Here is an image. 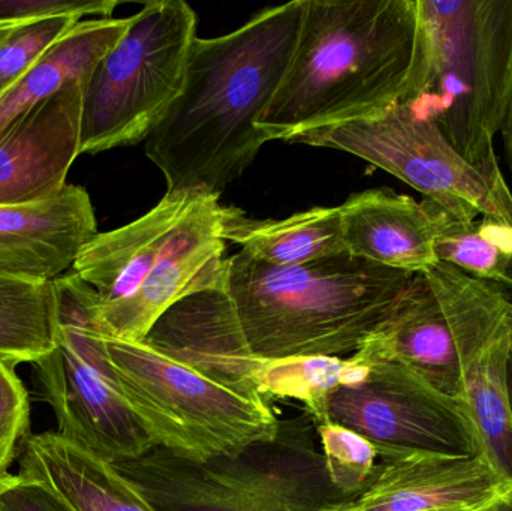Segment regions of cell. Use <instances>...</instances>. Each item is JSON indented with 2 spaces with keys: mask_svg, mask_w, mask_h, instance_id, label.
Returning <instances> with one entry per match:
<instances>
[{
  "mask_svg": "<svg viewBox=\"0 0 512 511\" xmlns=\"http://www.w3.org/2000/svg\"><path fill=\"white\" fill-rule=\"evenodd\" d=\"M304 0L262 9L227 35L197 36L185 81L165 119L144 141L167 191L221 197L258 156V129L294 56Z\"/></svg>",
  "mask_w": 512,
  "mask_h": 511,
  "instance_id": "6da1fadb",
  "label": "cell"
},
{
  "mask_svg": "<svg viewBox=\"0 0 512 511\" xmlns=\"http://www.w3.org/2000/svg\"><path fill=\"white\" fill-rule=\"evenodd\" d=\"M420 53L418 0H304L294 56L258 123L268 141L403 104Z\"/></svg>",
  "mask_w": 512,
  "mask_h": 511,
  "instance_id": "7a4b0ae2",
  "label": "cell"
},
{
  "mask_svg": "<svg viewBox=\"0 0 512 511\" xmlns=\"http://www.w3.org/2000/svg\"><path fill=\"white\" fill-rule=\"evenodd\" d=\"M412 276L349 254L274 267L239 252L225 258L213 293L258 359H348L384 321Z\"/></svg>",
  "mask_w": 512,
  "mask_h": 511,
  "instance_id": "3957f363",
  "label": "cell"
},
{
  "mask_svg": "<svg viewBox=\"0 0 512 511\" xmlns=\"http://www.w3.org/2000/svg\"><path fill=\"white\" fill-rule=\"evenodd\" d=\"M420 53L403 104L507 188L495 138L512 98V0H418Z\"/></svg>",
  "mask_w": 512,
  "mask_h": 511,
  "instance_id": "277c9868",
  "label": "cell"
},
{
  "mask_svg": "<svg viewBox=\"0 0 512 511\" xmlns=\"http://www.w3.org/2000/svg\"><path fill=\"white\" fill-rule=\"evenodd\" d=\"M111 464L158 511H324L345 501L303 423L236 456L192 462L155 446Z\"/></svg>",
  "mask_w": 512,
  "mask_h": 511,
  "instance_id": "5b68a950",
  "label": "cell"
},
{
  "mask_svg": "<svg viewBox=\"0 0 512 511\" xmlns=\"http://www.w3.org/2000/svg\"><path fill=\"white\" fill-rule=\"evenodd\" d=\"M104 345L126 404L152 443L177 458L236 456L279 435L282 423L265 396L212 380L144 341L104 336Z\"/></svg>",
  "mask_w": 512,
  "mask_h": 511,
  "instance_id": "8992f818",
  "label": "cell"
},
{
  "mask_svg": "<svg viewBox=\"0 0 512 511\" xmlns=\"http://www.w3.org/2000/svg\"><path fill=\"white\" fill-rule=\"evenodd\" d=\"M84 87L80 153L143 143L185 81L197 12L182 0L144 3Z\"/></svg>",
  "mask_w": 512,
  "mask_h": 511,
  "instance_id": "52a82bcc",
  "label": "cell"
},
{
  "mask_svg": "<svg viewBox=\"0 0 512 511\" xmlns=\"http://www.w3.org/2000/svg\"><path fill=\"white\" fill-rule=\"evenodd\" d=\"M57 342L33 363L59 434L110 462L140 458L155 444L126 404L96 327L99 296L74 270L54 279Z\"/></svg>",
  "mask_w": 512,
  "mask_h": 511,
  "instance_id": "ba28073f",
  "label": "cell"
},
{
  "mask_svg": "<svg viewBox=\"0 0 512 511\" xmlns=\"http://www.w3.org/2000/svg\"><path fill=\"white\" fill-rule=\"evenodd\" d=\"M291 143L340 150L393 174L463 222L477 216L512 228L511 189L469 164L432 120L399 104L372 119L318 129Z\"/></svg>",
  "mask_w": 512,
  "mask_h": 511,
  "instance_id": "9c48e42d",
  "label": "cell"
},
{
  "mask_svg": "<svg viewBox=\"0 0 512 511\" xmlns=\"http://www.w3.org/2000/svg\"><path fill=\"white\" fill-rule=\"evenodd\" d=\"M435 293L456 351L463 404L483 455L512 480L511 306L504 288L438 263L421 273Z\"/></svg>",
  "mask_w": 512,
  "mask_h": 511,
  "instance_id": "30bf717a",
  "label": "cell"
},
{
  "mask_svg": "<svg viewBox=\"0 0 512 511\" xmlns=\"http://www.w3.org/2000/svg\"><path fill=\"white\" fill-rule=\"evenodd\" d=\"M369 366L364 380L331 392L309 416L312 422L351 429L378 450L483 455L477 426L460 399L399 363Z\"/></svg>",
  "mask_w": 512,
  "mask_h": 511,
  "instance_id": "8fae6325",
  "label": "cell"
},
{
  "mask_svg": "<svg viewBox=\"0 0 512 511\" xmlns=\"http://www.w3.org/2000/svg\"><path fill=\"white\" fill-rule=\"evenodd\" d=\"M505 479L484 455L379 450L366 489L324 511L475 509L499 494Z\"/></svg>",
  "mask_w": 512,
  "mask_h": 511,
  "instance_id": "7c38bea8",
  "label": "cell"
},
{
  "mask_svg": "<svg viewBox=\"0 0 512 511\" xmlns=\"http://www.w3.org/2000/svg\"><path fill=\"white\" fill-rule=\"evenodd\" d=\"M224 207L212 195L173 251L122 302L101 305L96 327L108 338L141 342L174 306L194 294L216 290L225 261Z\"/></svg>",
  "mask_w": 512,
  "mask_h": 511,
  "instance_id": "4fadbf2b",
  "label": "cell"
},
{
  "mask_svg": "<svg viewBox=\"0 0 512 511\" xmlns=\"http://www.w3.org/2000/svg\"><path fill=\"white\" fill-rule=\"evenodd\" d=\"M84 84H72L0 134V206L53 197L80 156Z\"/></svg>",
  "mask_w": 512,
  "mask_h": 511,
  "instance_id": "5bb4252c",
  "label": "cell"
},
{
  "mask_svg": "<svg viewBox=\"0 0 512 511\" xmlns=\"http://www.w3.org/2000/svg\"><path fill=\"white\" fill-rule=\"evenodd\" d=\"M212 195L203 189L167 191L146 215L96 234L72 270L98 293L101 305L128 299L170 255Z\"/></svg>",
  "mask_w": 512,
  "mask_h": 511,
  "instance_id": "9a60e30c",
  "label": "cell"
},
{
  "mask_svg": "<svg viewBox=\"0 0 512 511\" xmlns=\"http://www.w3.org/2000/svg\"><path fill=\"white\" fill-rule=\"evenodd\" d=\"M96 234L95 209L83 186L68 183L45 200L0 206V276L54 281L74 269Z\"/></svg>",
  "mask_w": 512,
  "mask_h": 511,
  "instance_id": "2e32d148",
  "label": "cell"
},
{
  "mask_svg": "<svg viewBox=\"0 0 512 511\" xmlns=\"http://www.w3.org/2000/svg\"><path fill=\"white\" fill-rule=\"evenodd\" d=\"M343 243L352 257L418 275L438 263L435 245L444 210L390 189L349 195L340 204Z\"/></svg>",
  "mask_w": 512,
  "mask_h": 511,
  "instance_id": "e0dca14e",
  "label": "cell"
},
{
  "mask_svg": "<svg viewBox=\"0 0 512 511\" xmlns=\"http://www.w3.org/2000/svg\"><path fill=\"white\" fill-rule=\"evenodd\" d=\"M361 362H393L463 402L453 339L424 275L412 276L393 308L354 354Z\"/></svg>",
  "mask_w": 512,
  "mask_h": 511,
  "instance_id": "ac0fdd59",
  "label": "cell"
},
{
  "mask_svg": "<svg viewBox=\"0 0 512 511\" xmlns=\"http://www.w3.org/2000/svg\"><path fill=\"white\" fill-rule=\"evenodd\" d=\"M18 474L44 485L69 511H158L110 461L59 432L29 435Z\"/></svg>",
  "mask_w": 512,
  "mask_h": 511,
  "instance_id": "d6986e66",
  "label": "cell"
},
{
  "mask_svg": "<svg viewBox=\"0 0 512 511\" xmlns=\"http://www.w3.org/2000/svg\"><path fill=\"white\" fill-rule=\"evenodd\" d=\"M222 237L252 260L274 267L306 266L348 254L339 206L313 207L279 221L254 219L225 206Z\"/></svg>",
  "mask_w": 512,
  "mask_h": 511,
  "instance_id": "ffe728a7",
  "label": "cell"
},
{
  "mask_svg": "<svg viewBox=\"0 0 512 511\" xmlns=\"http://www.w3.org/2000/svg\"><path fill=\"white\" fill-rule=\"evenodd\" d=\"M129 20L101 17L72 27L21 80L0 95V134L66 87L86 86L102 57L128 29Z\"/></svg>",
  "mask_w": 512,
  "mask_h": 511,
  "instance_id": "44dd1931",
  "label": "cell"
},
{
  "mask_svg": "<svg viewBox=\"0 0 512 511\" xmlns=\"http://www.w3.org/2000/svg\"><path fill=\"white\" fill-rule=\"evenodd\" d=\"M53 281L0 276V360L36 363L56 348Z\"/></svg>",
  "mask_w": 512,
  "mask_h": 511,
  "instance_id": "7402d4cb",
  "label": "cell"
},
{
  "mask_svg": "<svg viewBox=\"0 0 512 511\" xmlns=\"http://www.w3.org/2000/svg\"><path fill=\"white\" fill-rule=\"evenodd\" d=\"M369 371L370 366L355 356L264 360L258 375V390L262 396L301 402L307 416L312 417L337 387L358 383Z\"/></svg>",
  "mask_w": 512,
  "mask_h": 511,
  "instance_id": "603a6c76",
  "label": "cell"
},
{
  "mask_svg": "<svg viewBox=\"0 0 512 511\" xmlns=\"http://www.w3.org/2000/svg\"><path fill=\"white\" fill-rule=\"evenodd\" d=\"M435 252L441 263L499 284L512 257V228L489 218L463 222L445 213Z\"/></svg>",
  "mask_w": 512,
  "mask_h": 511,
  "instance_id": "cb8c5ba5",
  "label": "cell"
},
{
  "mask_svg": "<svg viewBox=\"0 0 512 511\" xmlns=\"http://www.w3.org/2000/svg\"><path fill=\"white\" fill-rule=\"evenodd\" d=\"M313 423L331 485L345 500L363 492L378 468V447L357 432L328 420Z\"/></svg>",
  "mask_w": 512,
  "mask_h": 511,
  "instance_id": "d4e9b609",
  "label": "cell"
},
{
  "mask_svg": "<svg viewBox=\"0 0 512 511\" xmlns=\"http://www.w3.org/2000/svg\"><path fill=\"white\" fill-rule=\"evenodd\" d=\"M80 21L83 20L78 17H53L9 26L0 38V95L21 80Z\"/></svg>",
  "mask_w": 512,
  "mask_h": 511,
  "instance_id": "484cf974",
  "label": "cell"
},
{
  "mask_svg": "<svg viewBox=\"0 0 512 511\" xmlns=\"http://www.w3.org/2000/svg\"><path fill=\"white\" fill-rule=\"evenodd\" d=\"M15 366L0 360V479L17 461L30 435L29 395Z\"/></svg>",
  "mask_w": 512,
  "mask_h": 511,
  "instance_id": "4316f807",
  "label": "cell"
},
{
  "mask_svg": "<svg viewBox=\"0 0 512 511\" xmlns=\"http://www.w3.org/2000/svg\"><path fill=\"white\" fill-rule=\"evenodd\" d=\"M120 3L116 0H0V26L53 17L102 15L111 18Z\"/></svg>",
  "mask_w": 512,
  "mask_h": 511,
  "instance_id": "83f0119b",
  "label": "cell"
},
{
  "mask_svg": "<svg viewBox=\"0 0 512 511\" xmlns=\"http://www.w3.org/2000/svg\"><path fill=\"white\" fill-rule=\"evenodd\" d=\"M0 511H69L44 485L20 474L0 479Z\"/></svg>",
  "mask_w": 512,
  "mask_h": 511,
  "instance_id": "f1b7e54d",
  "label": "cell"
},
{
  "mask_svg": "<svg viewBox=\"0 0 512 511\" xmlns=\"http://www.w3.org/2000/svg\"><path fill=\"white\" fill-rule=\"evenodd\" d=\"M478 511H512V480Z\"/></svg>",
  "mask_w": 512,
  "mask_h": 511,
  "instance_id": "f546056e",
  "label": "cell"
},
{
  "mask_svg": "<svg viewBox=\"0 0 512 511\" xmlns=\"http://www.w3.org/2000/svg\"><path fill=\"white\" fill-rule=\"evenodd\" d=\"M502 138H504L505 150H507L508 164L512 171V98L507 114H505L504 123H502Z\"/></svg>",
  "mask_w": 512,
  "mask_h": 511,
  "instance_id": "4dcf8cb0",
  "label": "cell"
},
{
  "mask_svg": "<svg viewBox=\"0 0 512 511\" xmlns=\"http://www.w3.org/2000/svg\"><path fill=\"white\" fill-rule=\"evenodd\" d=\"M499 285L512 291V257L510 260H508L507 266H505L501 281H499Z\"/></svg>",
  "mask_w": 512,
  "mask_h": 511,
  "instance_id": "1f68e13d",
  "label": "cell"
},
{
  "mask_svg": "<svg viewBox=\"0 0 512 511\" xmlns=\"http://www.w3.org/2000/svg\"><path fill=\"white\" fill-rule=\"evenodd\" d=\"M483 507V506H481ZM481 507H475V509H450V510H435V511H478Z\"/></svg>",
  "mask_w": 512,
  "mask_h": 511,
  "instance_id": "d6a6232c",
  "label": "cell"
},
{
  "mask_svg": "<svg viewBox=\"0 0 512 511\" xmlns=\"http://www.w3.org/2000/svg\"><path fill=\"white\" fill-rule=\"evenodd\" d=\"M8 27L9 26H0V38H2L3 33H5L6 30H8Z\"/></svg>",
  "mask_w": 512,
  "mask_h": 511,
  "instance_id": "836d02e7",
  "label": "cell"
},
{
  "mask_svg": "<svg viewBox=\"0 0 512 511\" xmlns=\"http://www.w3.org/2000/svg\"><path fill=\"white\" fill-rule=\"evenodd\" d=\"M512 368V365H511ZM510 392H511V402H512V369H510Z\"/></svg>",
  "mask_w": 512,
  "mask_h": 511,
  "instance_id": "e575fe53",
  "label": "cell"
},
{
  "mask_svg": "<svg viewBox=\"0 0 512 511\" xmlns=\"http://www.w3.org/2000/svg\"><path fill=\"white\" fill-rule=\"evenodd\" d=\"M511 323H512V306H511ZM511 354H512V336H511ZM512 363V360H511Z\"/></svg>",
  "mask_w": 512,
  "mask_h": 511,
  "instance_id": "d590c367",
  "label": "cell"
}]
</instances>
